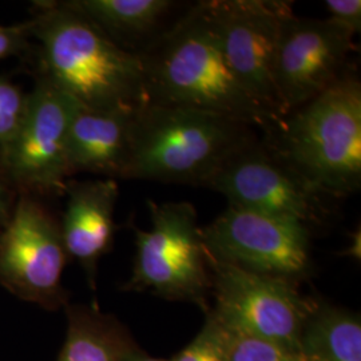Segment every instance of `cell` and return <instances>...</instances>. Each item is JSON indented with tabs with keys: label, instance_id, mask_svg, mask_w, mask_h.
I'll return each instance as SVG.
<instances>
[{
	"label": "cell",
	"instance_id": "6da1fadb",
	"mask_svg": "<svg viewBox=\"0 0 361 361\" xmlns=\"http://www.w3.org/2000/svg\"><path fill=\"white\" fill-rule=\"evenodd\" d=\"M138 55L152 104L204 110L264 133L280 122L233 73L205 0L165 27Z\"/></svg>",
	"mask_w": 361,
	"mask_h": 361
},
{
	"label": "cell",
	"instance_id": "7a4b0ae2",
	"mask_svg": "<svg viewBox=\"0 0 361 361\" xmlns=\"http://www.w3.org/2000/svg\"><path fill=\"white\" fill-rule=\"evenodd\" d=\"M319 193L345 198L361 186V83L352 71L285 116L265 138Z\"/></svg>",
	"mask_w": 361,
	"mask_h": 361
},
{
	"label": "cell",
	"instance_id": "3957f363",
	"mask_svg": "<svg viewBox=\"0 0 361 361\" xmlns=\"http://www.w3.org/2000/svg\"><path fill=\"white\" fill-rule=\"evenodd\" d=\"M256 140L253 128L232 118L147 102L135 118L123 178L205 188L233 154Z\"/></svg>",
	"mask_w": 361,
	"mask_h": 361
},
{
	"label": "cell",
	"instance_id": "277c9868",
	"mask_svg": "<svg viewBox=\"0 0 361 361\" xmlns=\"http://www.w3.org/2000/svg\"><path fill=\"white\" fill-rule=\"evenodd\" d=\"M52 83L83 109L135 110L149 102L140 55L119 47L90 20L66 7L38 26Z\"/></svg>",
	"mask_w": 361,
	"mask_h": 361
},
{
	"label": "cell",
	"instance_id": "5b68a950",
	"mask_svg": "<svg viewBox=\"0 0 361 361\" xmlns=\"http://www.w3.org/2000/svg\"><path fill=\"white\" fill-rule=\"evenodd\" d=\"M152 228L134 226L135 257L125 290L192 302L207 312L212 280L195 207L186 201L149 200Z\"/></svg>",
	"mask_w": 361,
	"mask_h": 361
},
{
	"label": "cell",
	"instance_id": "8992f818",
	"mask_svg": "<svg viewBox=\"0 0 361 361\" xmlns=\"http://www.w3.org/2000/svg\"><path fill=\"white\" fill-rule=\"evenodd\" d=\"M216 300L209 310L226 328L300 352V340L317 301L298 284L264 276L212 257L207 252Z\"/></svg>",
	"mask_w": 361,
	"mask_h": 361
},
{
	"label": "cell",
	"instance_id": "52a82bcc",
	"mask_svg": "<svg viewBox=\"0 0 361 361\" xmlns=\"http://www.w3.org/2000/svg\"><path fill=\"white\" fill-rule=\"evenodd\" d=\"M205 188L226 197L232 207L295 221L310 231L334 214V200L319 193L295 170L256 140L233 154Z\"/></svg>",
	"mask_w": 361,
	"mask_h": 361
},
{
	"label": "cell",
	"instance_id": "ba28073f",
	"mask_svg": "<svg viewBox=\"0 0 361 361\" xmlns=\"http://www.w3.org/2000/svg\"><path fill=\"white\" fill-rule=\"evenodd\" d=\"M310 234L305 225L228 205L201 228L207 253L245 271L300 284L312 271Z\"/></svg>",
	"mask_w": 361,
	"mask_h": 361
},
{
	"label": "cell",
	"instance_id": "9c48e42d",
	"mask_svg": "<svg viewBox=\"0 0 361 361\" xmlns=\"http://www.w3.org/2000/svg\"><path fill=\"white\" fill-rule=\"evenodd\" d=\"M225 58L249 95L277 119L284 118L274 85L281 27L293 13L290 1L205 0Z\"/></svg>",
	"mask_w": 361,
	"mask_h": 361
},
{
	"label": "cell",
	"instance_id": "30bf717a",
	"mask_svg": "<svg viewBox=\"0 0 361 361\" xmlns=\"http://www.w3.org/2000/svg\"><path fill=\"white\" fill-rule=\"evenodd\" d=\"M355 37L328 18L290 13L283 23L274 61V85L285 116L308 104L348 73Z\"/></svg>",
	"mask_w": 361,
	"mask_h": 361
},
{
	"label": "cell",
	"instance_id": "8fae6325",
	"mask_svg": "<svg viewBox=\"0 0 361 361\" xmlns=\"http://www.w3.org/2000/svg\"><path fill=\"white\" fill-rule=\"evenodd\" d=\"M61 226L31 200H20L0 237V283L13 295L56 310L66 304Z\"/></svg>",
	"mask_w": 361,
	"mask_h": 361
},
{
	"label": "cell",
	"instance_id": "7c38bea8",
	"mask_svg": "<svg viewBox=\"0 0 361 361\" xmlns=\"http://www.w3.org/2000/svg\"><path fill=\"white\" fill-rule=\"evenodd\" d=\"M79 107L50 79L39 85L13 138L4 143V161L16 180L47 189L67 186V135Z\"/></svg>",
	"mask_w": 361,
	"mask_h": 361
},
{
	"label": "cell",
	"instance_id": "4fadbf2b",
	"mask_svg": "<svg viewBox=\"0 0 361 361\" xmlns=\"http://www.w3.org/2000/svg\"><path fill=\"white\" fill-rule=\"evenodd\" d=\"M68 188V201L61 226L67 256L77 259L95 288L99 259L114 241V209L118 185L113 178L75 182Z\"/></svg>",
	"mask_w": 361,
	"mask_h": 361
},
{
	"label": "cell",
	"instance_id": "5bb4252c",
	"mask_svg": "<svg viewBox=\"0 0 361 361\" xmlns=\"http://www.w3.org/2000/svg\"><path fill=\"white\" fill-rule=\"evenodd\" d=\"M140 109L95 111L79 107L67 135L70 176L89 171L123 178Z\"/></svg>",
	"mask_w": 361,
	"mask_h": 361
},
{
	"label": "cell",
	"instance_id": "9a60e30c",
	"mask_svg": "<svg viewBox=\"0 0 361 361\" xmlns=\"http://www.w3.org/2000/svg\"><path fill=\"white\" fill-rule=\"evenodd\" d=\"M66 7L80 13L119 47L138 54L165 28L171 0H78Z\"/></svg>",
	"mask_w": 361,
	"mask_h": 361
},
{
	"label": "cell",
	"instance_id": "2e32d148",
	"mask_svg": "<svg viewBox=\"0 0 361 361\" xmlns=\"http://www.w3.org/2000/svg\"><path fill=\"white\" fill-rule=\"evenodd\" d=\"M67 335L58 361H125L140 347L116 317L95 307H67Z\"/></svg>",
	"mask_w": 361,
	"mask_h": 361
},
{
	"label": "cell",
	"instance_id": "e0dca14e",
	"mask_svg": "<svg viewBox=\"0 0 361 361\" xmlns=\"http://www.w3.org/2000/svg\"><path fill=\"white\" fill-rule=\"evenodd\" d=\"M300 352L307 361H361L360 319L317 302L302 331Z\"/></svg>",
	"mask_w": 361,
	"mask_h": 361
},
{
	"label": "cell",
	"instance_id": "ac0fdd59",
	"mask_svg": "<svg viewBox=\"0 0 361 361\" xmlns=\"http://www.w3.org/2000/svg\"><path fill=\"white\" fill-rule=\"evenodd\" d=\"M224 328L226 331V361H307L298 350L233 331L225 325Z\"/></svg>",
	"mask_w": 361,
	"mask_h": 361
},
{
	"label": "cell",
	"instance_id": "d6986e66",
	"mask_svg": "<svg viewBox=\"0 0 361 361\" xmlns=\"http://www.w3.org/2000/svg\"><path fill=\"white\" fill-rule=\"evenodd\" d=\"M207 313L201 332L170 361H226V331L210 310Z\"/></svg>",
	"mask_w": 361,
	"mask_h": 361
},
{
	"label": "cell",
	"instance_id": "ffe728a7",
	"mask_svg": "<svg viewBox=\"0 0 361 361\" xmlns=\"http://www.w3.org/2000/svg\"><path fill=\"white\" fill-rule=\"evenodd\" d=\"M328 19L356 37L361 31L360 0H326Z\"/></svg>",
	"mask_w": 361,
	"mask_h": 361
},
{
	"label": "cell",
	"instance_id": "44dd1931",
	"mask_svg": "<svg viewBox=\"0 0 361 361\" xmlns=\"http://www.w3.org/2000/svg\"><path fill=\"white\" fill-rule=\"evenodd\" d=\"M26 101L11 83L0 79V111L22 116Z\"/></svg>",
	"mask_w": 361,
	"mask_h": 361
},
{
	"label": "cell",
	"instance_id": "7402d4cb",
	"mask_svg": "<svg viewBox=\"0 0 361 361\" xmlns=\"http://www.w3.org/2000/svg\"><path fill=\"white\" fill-rule=\"evenodd\" d=\"M22 116L0 111V142H8L20 123Z\"/></svg>",
	"mask_w": 361,
	"mask_h": 361
},
{
	"label": "cell",
	"instance_id": "603a6c76",
	"mask_svg": "<svg viewBox=\"0 0 361 361\" xmlns=\"http://www.w3.org/2000/svg\"><path fill=\"white\" fill-rule=\"evenodd\" d=\"M19 31L16 28H3L0 27V59L13 51L18 46Z\"/></svg>",
	"mask_w": 361,
	"mask_h": 361
},
{
	"label": "cell",
	"instance_id": "cb8c5ba5",
	"mask_svg": "<svg viewBox=\"0 0 361 361\" xmlns=\"http://www.w3.org/2000/svg\"><path fill=\"white\" fill-rule=\"evenodd\" d=\"M352 240H350V244L348 247L343 252L344 256L347 257L355 258V259H360V252H361V233L360 229H357L356 232L350 234Z\"/></svg>",
	"mask_w": 361,
	"mask_h": 361
},
{
	"label": "cell",
	"instance_id": "d4e9b609",
	"mask_svg": "<svg viewBox=\"0 0 361 361\" xmlns=\"http://www.w3.org/2000/svg\"><path fill=\"white\" fill-rule=\"evenodd\" d=\"M125 361H170V360H162V359H154V357H150L147 356L142 349L140 348L138 350H135L133 355H130L129 357Z\"/></svg>",
	"mask_w": 361,
	"mask_h": 361
},
{
	"label": "cell",
	"instance_id": "484cf974",
	"mask_svg": "<svg viewBox=\"0 0 361 361\" xmlns=\"http://www.w3.org/2000/svg\"><path fill=\"white\" fill-rule=\"evenodd\" d=\"M4 214V205H3V201H1V195H0V216Z\"/></svg>",
	"mask_w": 361,
	"mask_h": 361
},
{
	"label": "cell",
	"instance_id": "4316f807",
	"mask_svg": "<svg viewBox=\"0 0 361 361\" xmlns=\"http://www.w3.org/2000/svg\"><path fill=\"white\" fill-rule=\"evenodd\" d=\"M0 195H1V194H0Z\"/></svg>",
	"mask_w": 361,
	"mask_h": 361
}]
</instances>
